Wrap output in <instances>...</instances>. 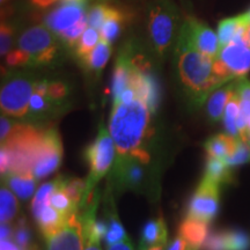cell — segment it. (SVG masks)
<instances>
[{"label": "cell", "mask_w": 250, "mask_h": 250, "mask_svg": "<svg viewBox=\"0 0 250 250\" xmlns=\"http://www.w3.org/2000/svg\"><path fill=\"white\" fill-rule=\"evenodd\" d=\"M151 115L139 98L129 104L114 102L108 130L116 145L117 160H124L143 149L144 142L151 133Z\"/></svg>", "instance_id": "cell-1"}, {"label": "cell", "mask_w": 250, "mask_h": 250, "mask_svg": "<svg viewBox=\"0 0 250 250\" xmlns=\"http://www.w3.org/2000/svg\"><path fill=\"white\" fill-rule=\"evenodd\" d=\"M176 56L181 83L193 103L203 104L212 92L224 85L214 74V59L201 54L181 33L177 40Z\"/></svg>", "instance_id": "cell-2"}, {"label": "cell", "mask_w": 250, "mask_h": 250, "mask_svg": "<svg viewBox=\"0 0 250 250\" xmlns=\"http://www.w3.org/2000/svg\"><path fill=\"white\" fill-rule=\"evenodd\" d=\"M43 134L44 130L29 124L17 123L8 138L1 144L9 154V170L7 174L33 171Z\"/></svg>", "instance_id": "cell-3"}, {"label": "cell", "mask_w": 250, "mask_h": 250, "mask_svg": "<svg viewBox=\"0 0 250 250\" xmlns=\"http://www.w3.org/2000/svg\"><path fill=\"white\" fill-rule=\"evenodd\" d=\"M116 156V145L110 132L102 123L100 124L99 133L95 140L87 146L85 158L89 165V174L86 181V190L81 202L80 208H85L92 199L95 187L114 167Z\"/></svg>", "instance_id": "cell-4"}, {"label": "cell", "mask_w": 250, "mask_h": 250, "mask_svg": "<svg viewBox=\"0 0 250 250\" xmlns=\"http://www.w3.org/2000/svg\"><path fill=\"white\" fill-rule=\"evenodd\" d=\"M214 74L221 83H228L245 78L250 72V45L240 39L224 46L213 62Z\"/></svg>", "instance_id": "cell-5"}, {"label": "cell", "mask_w": 250, "mask_h": 250, "mask_svg": "<svg viewBox=\"0 0 250 250\" xmlns=\"http://www.w3.org/2000/svg\"><path fill=\"white\" fill-rule=\"evenodd\" d=\"M177 15L167 0H159L149 11L148 34L159 56H165L176 36Z\"/></svg>", "instance_id": "cell-6"}, {"label": "cell", "mask_w": 250, "mask_h": 250, "mask_svg": "<svg viewBox=\"0 0 250 250\" xmlns=\"http://www.w3.org/2000/svg\"><path fill=\"white\" fill-rule=\"evenodd\" d=\"M57 187V180L48 182L37 190L31 203V212L35 218L41 233L45 237L46 241L55 235L62 227L66 224L67 219L70 217H65L62 213L52 208L49 203V198L51 193Z\"/></svg>", "instance_id": "cell-7"}, {"label": "cell", "mask_w": 250, "mask_h": 250, "mask_svg": "<svg viewBox=\"0 0 250 250\" xmlns=\"http://www.w3.org/2000/svg\"><path fill=\"white\" fill-rule=\"evenodd\" d=\"M34 83L29 78L17 76L6 81L0 93V107L7 116L23 118L28 116Z\"/></svg>", "instance_id": "cell-8"}, {"label": "cell", "mask_w": 250, "mask_h": 250, "mask_svg": "<svg viewBox=\"0 0 250 250\" xmlns=\"http://www.w3.org/2000/svg\"><path fill=\"white\" fill-rule=\"evenodd\" d=\"M19 49L30 56L31 65L49 64L57 55V41L48 27H31L19 39Z\"/></svg>", "instance_id": "cell-9"}, {"label": "cell", "mask_w": 250, "mask_h": 250, "mask_svg": "<svg viewBox=\"0 0 250 250\" xmlns=\"http://www.w3.org/2000/svg\"><path fill=\"white\" fill-rule=\"evenodd\" d=\"M218 183L203 177L189 203L187 218L197 219L210 224L217 217L220 202V191Z\"/></svg>", "instance_id": "cell-10"}, {"label": "cell", "mask_w": 250, "mask_h": 250, "mask_svg": "<svg viewBox=\"0 0 250 250\" xmlns=\"http://www.w3.org/2000/svg\"><path fill=\"white\" fill-rule=\"evenodd\" d=\"M62 158V146L58 131L55 127L44 130L33 167V174L37 182L54 173L61 165Z\"/></svg>", "instance_id": "cell-11"}, {"label": "cell", "mask_w": 250, "mask_h": 250, "mask_svg": "<svg viewBox=\"0 0 250 250\" xmlns=\"http://www.w3.org/2000/svg\"><path fill=\"white\" fill-rule=\"evenodd\" d=\"M181 34L187 37L193 48L206 57L211 59L218 57L220 51L218 35L205 23L195 18H188L181 28Z\"/></svg>", "instance_id": "cell-12"}, {"label": "cell", "mask_w": 250, "mask_h": 250, "mask_svg": "<svg viewBox=\"0 0 250 250\" xmlns=\"http://www.w3.org/2000/svg\"><path fill=\"white\" fill-rule=\"evenodd\" d=\"M83 225L79 212L72 214L66 224L48 240V250H85Z\"/></svg>", "instance_id": "cell-13"}, {"label": "cell", "mask_w": 250, "mask_h": 250, "mask_svg": "<svg viewBox=\"0 0 250 250\" xmlns=\"http://www.w3.org/2000/svg\"><path fill=\"white\" fill-rule=\"evenodd\" d=\"M85 18V2H62L59 7L46 15L45 23L52 33L59 35Z\"/></svg>", "instance_id": "cell-14"}, {"label": "cell", "mask_w": 250, "mask_h": 250, "mask_svg": "<svg viewBox=\"0 0 250 250\" xmlns=\"http://www.w3.org/2000/svg\"><path fill=\"white\" fill-rule=\"evenodd\" d=\"M236 92V80L228 83L226 85L220 86L214 92H212L208 96V104H206V112H208V120L212 123L223 121L225 109L232 99L234 93Z\"/></svg>", "instance_id": "cell-15"}, {"label": "cell", "mask_w": 250, "mask_h": 250, "mask_svg": "<svg viewBox=\"0 0 250 250\" xmlns=\"http://www.w3.org/2000/svg\"><path fill=\"white\" fill-rule=\"evenodd\" d=\"M133 64L131 62L130 51L121 52L115 64L114 76H112L111 93L112 99L116 100L125 89L129 88L132 83Z\"/></svg>", "instance_id": "cell-16"}, {"label": "cell", "mask_w": 250, "mask_h": 250, "mask_svg": "<svg viewBox=\"0 0 250 250\" xmlns=\"http://www.w3.org/2000/svg\"><path fill=\"white\" fill-rule=\"evenodd\" d=\"M250 24L246 14H240L237 17L223 19L218 23V40L220 49L243 37L246 28Z\"/></svg>", "instance_id": "cell-17"}, {"label": "cell", "mask_w": 250, "mask_h": 250, "mask_svg": "<svg viewBox=\"0 0 250 250\" xmlns=\"http://www.w3.org/2000/svg\"><path fill=\"white\" fill-rule=\"evenodd\" d=\"M179 234L186 240L190 250H201L208 236V224L192 218H187L181 224Z\"/></svg>", "instance_id": "cell-18"}, {"label": "cell", "mask_w": 250, "mask_h": 250, "mask_svg": "<svg viewBox=\"0 0 250 250\" xmlns=\"http://www.w3.org/2000/svg\"><path fill=\"white\" fill-rule=\"evenodd\" d=\"M240 138H234L227 133H219L206 140L204 148L208 156L226 160L232 155Z\"/></svg>", "instance_id": "cell-19"}, {"label": "cell", "mask_w": 250, "mask_h": 250, "mask_svg": "<svg viewBox=\"0 0 250 250\" xmlns=\"http://www.w3.org/2000/svg\"><path fill=\"white\" fill-rule=\"evenodd\" d=\"M49 83L46 80H41L34 85V93L31 95L28 115L34 117H42L51 111L55 102L48 95Z\"/></svg>", "instance_id": "cell-20"}, {"label": "cell", "mask_w": 250, "mask_h": 250, "mask_svg": "<svg viewBox=\"0 0 250 250\" xmlns=\"http://www.w3.org/2000/svg\"><path fill=\"white\" fill-rule=\"evenodd\" d=\"M167 226H166L164 218L159 217L158 219L146 223L144 226L140 247L142 249L155 246L165 247L167 243Z\"/></svg>", "instance_id": "cell-21"}, {"label": "cell", "mask_w": 250, "mask_h": 250, "mask_svg": "<svg viewBox=\"0 0 250 250\" xmlns=\"http://www.w3.org/2000/svg\"><path fill=\"white\" fill-rule=\"evenodd\" d=\"M5 180L7 186L12 189V191H13L19 198L22 199V201H26V199L30 198L31 195L34 193V190H35L37 183L33 171L22 174H7L5 176Z\"/></svg>", "instance_id": "cell-22"}, {"label": "cell", "mask_w": 250, "mask_h": 250, "mask_svg": "<svg viewBox=\"0 0 250 250\" xmlns=\"http://www.w3.org/2000/svg\"><path fill=\"white\" fill-rule=\"evenodd\" d=\"M232 169L233 168H230L227 165V162L223 160V159L208 156L204 177L214 181L219 186H221V184H230L234 181Z\"/></svg>", "instance_id": "cell-23"}, {"label": "cell", "mask_w": 250, "mask_h": 250, "mask_svg": "<svg viewBox=\"0 0 250 250\" xmlns=\"http://www.w3.org/2000/svg\"><path fill=\"white\" fill-rule=\"evenodd\" d=\"M111 56V44L105 42L104 40H100L98 45L94 48L85 58L81 61L83 64L86 65L89 72H95L100 73L105 66L109 58Z\"/></svg>", "instance_id": "cell-24"}, {"label": "cell", "mask_w": 250, "mask_h": 250, "mask_svg": "<svg viewBox=\"0 0 250 250\" xmlns=\"http://www.w3.org/2000/svg\"><path fill=\"white\" fill-rule=\"evenodd\" d=\"M125 20V14L121 9L110 7L108 17L103 22V26L100 29V35L101 39L104 40L105 42L111 43L120 36L123 23Z\"/></svg>", "instance_id": "cell-25"}, {"label": "cell", "mask_w": 250, "mask_h": 250, "mask_svg": "<svg viewBox=\"0 0 250 250\" xmlns=\"http://www.w3.org/2000/svg\"><path fill=\"white\" fill-rule=\"evenodd\" d=\"M240 101L239 96H237L236 92L234 93L232 99L229 100L228 104L226 105L224 112V126L226 130V133L229 136L234 137V138H240L239 127H237V121H239L240 116ZM241 139V138H240Z\"/></svg>", "instance_id": "cell-26"}, {"label": "cell", "mask_w": 250, "mask_h": 250, "mask_svg": "<svg viewBox=\"0 0 250 250\" xmlns=\"http://www.w3.org/2000/svg\"><path fill=\"white\" fill-rule=\"evenodd\" d=\"M59 181H61L62 190L68 196V198L71 199L72 204L74 205L77 210H79L83 195H85L86 182H83V180L76 179V177L65 176H59Z\"/></svg>", "instance_id": "cell-27"}, {"label": "cell", "mask_w": 250, "mask_h": 250, "mask_svg": "<svg viewBox=\"0 0 250 250\" xmlns=\"http://www.w3.org/2000/svg\"><path fill=\"white\" fill-rule=\"evenodd\" d=\"M19 205L17 197L7 187L2 186L0 191V221L1 224H9L18 213Z\"/></svg>", "instance_id": "cell-28"}, {"label": "cell", "mask_w": 250, "mask_h": 250, "mask_svg": "<svg viewBox=\"0 0 250 250\" xmlns=\"http://www.w3.org/2000/svg\"><path fill=\"white\" fill-rule=\"evenodd\" d=\"M57 187L54 190V192L51 193L49 198V203L52 208H55L59 213H62L65 217H71L72 214L77 213L79 212V210H77L74 208V205L72 204L71 199L68 198V196L65 193L64 190L61 186V181H59V176L57 177Z\"/></svg>", "instance_id": "cell-29"}, {"label": "cell", "mask_w": 250, "mask_h": 250, "mask_svg": "<svg viewBox=\"0 0 250 250\" xmlns=\"http://www.w3.org/2000/svg\"><path fill=\"white\" fill-rule=\"evenodd\" d=\"M100 40H101L100 30L89 26L86 28V30L83 31V34L81 35L76 45L77 55L78 57L80 58V61H83V59L85 58L96 45H98Z\"/></svg>", "instance_id": "cell-30"}, {"label": "cell", "mask_w": 250, "mask_h": 250, "mask_svg": "<svg viewBox=\"0 0 250 250\" xmlns=\"http://www.w3.org/2000/svg\"><path fill=\"white\" fill-rule=\"evenodd\" d=\"M224 233L225 250H249L250 237L241 229H226Z\"/></svg>", "instance_id": "cell-31"}, {"label": "cell", "mask_w": 250, "mask_h": 250, "mask_svg": "<svg viewBox=\"0 0 250 250\" xmlns=\"http://www.w3.org/2000/svg\"><path fill=\"white\" fill-rule=\"evenodd\" d=\"M236 94L239 96L241 116L246 121L250 116V80L246 77L236 80Z\"/></svg>", "instance_id": "cell-32"}, {"label": "cell", "mask_w": 250, "mask_h": 250, "mask_svg": "<svg viewBox=\"0 0 250 250\" xmlns=\"http://www.w3.org/2000/svg\"><path fill=\"white\" fill-rule=\"evenodd\" d=\"M225 161L227 162V165L230 168L240 167V166L248 164V162H250V146L246 142H243L242 139H239L232 155Z\"/></svg>", "instance_id": "cell-33"}, {"label": "cell", "mask_w": 250, "mask_h": 250, "mask_svg": "<svg viewBox=\"0 0 250 250\" xmlns=\"http://www.w3.org/2000/svg\"><path fill=\"white\" fill-rule=\"evenodd\" d=\"M111 6H108L105 4H96L94 5L92 8L89 9L87 13V23L89 27L95 28V29L100 30L103 26V22L108 17L109 11H110Z\"/></svg>", "instance_id": "cell-34"}, {"label": "cell", "mask_w": 250, "mask_h": 250, "mask_svg": "<svg viewBox=\"0 0 250 250\" xmlns=\"http://www.w3.org/2000/svg\"><path fill=\"white\" fill-rule=\"evenodd\" d=\"M126 233H125L123 226H122L121 221L118 220L117 215L115 213L111 214L110 220H109L108 225V232L107 235H105V243L107 246H111L114 243H117L122 241V240L126 239Z\"/></svg>", "instance_id": "cell-35"}, {"label": "cell", "mask_w": 250, "mask_h": 250, "mask_svg": "<svg viewBox=\"0 0 250 250\" xmlns=\"http://www.w3.org/2000/svg\"><path fill=\"white\" fill-rule=\"evenodd\" d=\"M31 233L29 227L27 226L24 219H21L19 223L15 225L13 232V241L19 246L21 250H26L31 246Z\"/></svg>", "instance_id": "cell-36"}, {"label": "cell", "mask_w": 250, "mask_h": 250, "mask_svg": "<svg viewBox=\"0 0 250 250\" xmlns=\"http://www.w3.org/2000/svg\"><path fill=\"white\" fill-rule=\"evenodd\" d=\"M87 27H88V23H87V17H86L83 20H81L79 23H77L76 26L71 27L70 29L62 31V33L59 34L58 36L61 37V39L64 41L68 46L73 48V46L77 45L78 41H79V39L83 34V31L86 30Z\"/></svg>", "instance_id": "cell-37"}, {"label": "cell", "mask_w": 250, "mask_h": 250, "mask_svg": "<svg viewBox=\"0 0 250 250\" xmlns=\"http://www.w3.org/2000/svg\"><path fill=\"white\" fill-rule=\"evenodd\" d=\"M6 64L11 67H18V66H26V65L31 64L30 56L24 52L21 49L11 50L6 56Z\"/></svg>", "instance_id": "cell-38"}, {"label": "cell", "mask_w": 250, "mask_h": 250, "mask_svg": "<svg viewBox=\"0 0 250 250\" xmlns=\"http://www.w3.org/2000/svg\"><path fill=\"white\" fill-rule=\"evenodd\" d=\"M13 35V27L8 23H1V29H0V54L1 56H7L11 51Z\"/></svg>", "instance_id": "cell-39"}, {"label": "cell", "mask_w": 250, "mask_h": 250, "mask_svg": "<svg viewBox=\"0 0 250 250\" xmlns=\"http://www.w3.org/2000/svg\"><path fill=\"white\" fill-rule=\"evenodd\" d=\"M68 94V87L62 81H51L48 86V95L55 103H59L66 98Z\"/></svg>", "instance_id": "cell-40"}, {"label": "cell", "mask_w": 250, "mask_h": 250, "mask_svg": "<svg viewBox=\"0 0 250 250\" xmlns=\"http://www.w3.org/2000/svg\"><path fill=\"white\" fill-rule=\"evenodd\" d=\"M203 250H225L223 230L208 234L203 245Z\"/></svg>", "instance_id": "cell-41"}, {"label": "cell", "mask_w": 250, "mask_h": 250, "mask_svg": "<svg viewBox=\"0 0 250 250\" xmlns=\"http://www.w3.org/2000/svg\"><path fill=\"white\" fill-rule=\"evenodd\" d=\"M15 125H17V123L8 120L7 117H1V121H0V139H1V144L8 138L9 134L12 133V131L15 127Z\"/></svg>", "instance_id": "cell-42"}, {"label": "cell", "mask_w": 250, "mask_h": 250, "mask_svg": "<svg viewBox=\"0 0 250 250\" xmlns=\"http://www.w3.org/2000/svg\"><path fill=\"white\" fill-rule=\"evenodd\" d=\"M167 250H190V249L186 240H184L183 237L179 234V235L175 237L173 241L169 243Z\"/></svg>", "instance_id": "cell-43"}, {"label": "cell", "mask_w": 250, "mask_h": 250, "mask_svg": "<svg viewBox=\"0 0 250 250\" xmlns=\"http://www.w3.org/2000/svg\"><path fill=\"white\" fill-rule=\"evenodd\" d=\"M108 250H133V247L129 237H126V239L122 240L120 242L109 246Z\"/></svg>", "instance_id": "cell-44"}, {"label": "cell", "mask_w": 250, "mask_h": 250, "mask_svg": "<svg viewBox=\"0 0 250 250\" xmlns=\"http://www.w3.org/2000/svg\"><path fill=\"white\" fill-rule=\"evenodd\" d=\"M1 233H0V236H1V241H6V240H11L13 237V232L14 227H11L8 224H1V228H0Z\"/></svg>", "instance_id": "cell-45"}, {"label": "cell", "mask_w": 250, "mask_h": 250, "mask_svg": "<svg viewBox=\"0 0 250 250\" xmlns=\"http://www.w3.org/2000/svg\"><path fill=\"white\" fill-rule=\"evenodd\" d=\"M0 250H21L19 246L14 241L6 240V241L0 242Z\"/></svg>", "instance_id": "cell-46"}, {"label": "cell", "mask_w": 250, "mask_h": 250, "mask_svg": "<svg viewBox=\"0 0 250 250\" xmlns=\"http://www.w3.org/2000/svg\"><path fill=\"white\" fill-rule=\"evenodd\" d=\"M56 1H57V0H31L33 5H35V6H37V7H40V8L49 7V6H51L52 4H55Z\"/></svg>", "instance_id": "cell-47"}, {"label": "cell", "mask_w": 250, "mask_h": 250, "mask_svg": "<svg viewBox=\"0 0 250 250\" xmlns=\"http://www.w3.org/2000/svg\"><path fill=\"white\" fill-rule=\"evenodd\" d=\"M85 250H101V247H100V242L98 241H87Z\"/></svg>", "instance_id": "cell-48"}, {"label": "cell", "mask_w": 250, "mask_h": 250, "mask_svg": "<svg viewBox=\"0 0 250 250\" xmlns=\"http://www.w3.org/2000/svg\"><path fill=\"white\" fill-rule=\"evenodd\" d=\"M243 40H245L246 42L248 43V44L250 45V24H249L248 27L246 28L245 34H243Z\"/></svg>", "instance_id": "cell-49"}, {"label": "cell", "mask_w": 250, "mask_h": 250, "mask_svg": "<svg viewBox=\"0 0 250 250\" xmlns=\"http://www.w3.org/2000/svg\"><path fill=\"white\" fill-rule=\"evenodd\" d=\"M140 250H164L162 246H155V247H148V248H143Z\"/></svg>", "instance_id": "cell-50"}, {"label": "cell", "mask_w": 250, "mask_h": 250, "mask_svg": "<svg viewBox=\"0 0 250 250\" xmlns=\"http://www.w3.org/2000/svg\"><path fill=\"white\" fill-rule=\"evenodd\" d=\"M243 142H246L247 144H248V145L250 146V131H248V132L246 133V136H245V138L242 139Z\"/></svg>", "instance_id": "cell-51"}, {"label": "cell", "mask_w": 250, "mask_h": 250, "mask_svg": "<svg viewBox=\"0 0 250 250\" xmlns=\"http://www.w3.org/2000/svg\"><path fill=\"white\" fill-rule=\"evenodd\" d=\"M62 2H86V0H61Z\"/></svg>", "instance_id": "cell-52"}, {"label": "cell", "mask_w": 250, "mask_h": 250, "mask_svg": "<svg viewBox=\"0 0 250 250\" xmlns=\"http://www.w3.org/2000/svg\"><path fill=\"white\" fill-rule=\"evenodd\" d=\"M26 250H40V248L37 246H35V245H31L29 248L26 249Z\"/></svg>", "instance_id": "cell-53"}, {"label": "cell", "mask_w": 250, "mask_h": 250, "mask_svg": "<svg viewBox=\"0 0 250 250\" xmlns=\"http://www.w3.org/2000/svg\"><path fill=\"white\" fill-rule=\"evenodd\" d=\"M246 17H247V19H248L249 20V22H250V8H249V11L248 12H246Z\"/></svg>", "instance_id": "cell-54"}, {"label": "cell", "mask_w": 250, "mask_h": 250, "mask_svg": "<svg viewBox=\"0 0 250 250\" xmlns=\"http://www.w3.org/2000/svg\"><path fill=\"white\" fill-rule=\"evenodd\" d=\"M0 1H1V2H5V1H7V0H0Z\"/></svg>", "instance_id": "cell-55"}]
</instances>
